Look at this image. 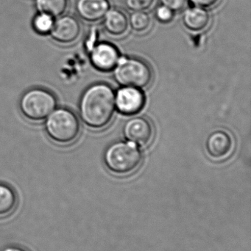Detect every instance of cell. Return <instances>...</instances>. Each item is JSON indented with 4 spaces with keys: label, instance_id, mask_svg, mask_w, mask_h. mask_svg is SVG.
I'll return each mask as SVG.
<instances>
[{
    "label": "cell",
    "instance_id": "obj_1",
    "mask_svg": "<svg viewBox=\"0 0 251 251\" xmlns=\"http://www.w3.org/2000/svg\"><path fill=\"white\" fill-rule=\"evenodd\" d=\"M116 110L114 90L106 82L90 85L81 96L79 113L84 125L101 129L112 122Z\"/></svg>",
    "mask_w": 251,
    "mask_h": 251
},
{
    "label": "cell",
    "instance_id": "obj_2",
    "mask_svg": "<svg viewBox=\"0 0 251 251\" xmlns=\"http://www.w3.org/2000/svg\"><path fill=\"white\" fill-rule=\"evenodd\" d=\"M49 138L61 146L72 144L79 137L81 123L77 115L67 108H56L45 120Z\"/></svg>",
    "mask_w": 251,
    "mask_h": 251
},
{
    "label": "cell",
    "instance_id": "obj_3",
    "mask_svg": "<svg viewBox=\"0 0 251 251\" xmlns=\"http://www.w3.org/2000/svg\"><path fill=\"white\" fill-rule=\"evenodd\" d=\"M142 158L141 151L134 143L118 141L108 146L103 154V162L113 174L127 175L138 169Z\"/></svg>",
    "mask_w": 251,
    "mask_h": 251
},
{
    "label": "cell",
    "instance_id": "obj_4",
    "mask_svg": "<svg viewBox=\"0 0 251 251\" xmlns=\"http://www.w3.org/2000/svg\"><path fill=\"white\" fill-rule=\"evenodd\" d=\"M57 99L48 90L34 88L27 91L19 100L21 113L27 120L33 123L44 122L57 108Z\"/></svg>",
    "mask_w": 251,
    "mask_h": 251
},
{
    "label": "cell",
    "instance_id": "obj_5",
    "mask_svg": "<svg viewBox=\"0 0 251 251\" xmlns=\"http://www.w3.org/2000/svg\"><path fill=\"white\" fill-rule=\"evenodd\" d=\"M113 69L115 80L122 86L141 89L147 88L153 80L150 65L137 57H122Z\"/></svg>",
    "mask_w": 251,
    "mask_h": 251
},
{
    "label": "cell",
    "instance_id": "obj_6",
    "mask_svg": "<svg viewBox=\"0 0 251 251\" xmlns=\"http://www.w3.org/2000/svg\"><path fill=\"white\" fill-rule=\"evenodd\" d=\"M124 137L136 146H147L154 137V128L151 122L144 117L128 119L122 128Z\"/></svg>",
    "mask_w": 251,
    "mask_h": 251
},
{
    "label": "cell",
    "instance_id": "obj_7",
    "mask_svg": "<svg viewBox=\"0 0 251 251\" xmlns=\"http://www.w3.org/2000/svg\"><path fill=\"white\" fill-rule=\"evenodd\" d=\"M81 28L79 21L72 16H63L55 20L49 35L58 44L69 45L78 41L81 36Z\"/></svg>",
    "mask_w": 251,
    "mask_h": 251
},
{
    "label": "cell",
    "instance_id": "obj_8",
    "mask_svg": "<svg viewBox=\"0 0 251 251\" xmlns=\"http://www.w3.org/2000/svg\"><path fill=\"white\" fill-rule=\"evenodd\" d=\"M144 93L138 88L125 87L117 91L116 95V108L125 116L137 114L145 105Z\"/></svg>",
    "mask_w": 251,
    "mask_h": 251
},
{
    "label": "cell",
    "instance_id": "obj_9",
    "mask_svg": "<svg viewBox=\"0 0 251 251\" xmlns=\"http://www.w3.org/2000/svg\"><path fill=\"white\" fill-rule=\"evenodd\" d=\"M119 60V52L113 44L107 42L98 43L90 50L91 64L100 72L113 70Z\"/></svg>",
    "mask_w": 251,
    "mask_h": 251
},
{
    "label": "cell",
    "instance_id": "obj_10",
    "mask_svg": "<svg viewBox=\"0 0 251 251\" xmlns=\"http://www.w3.org/2000/svg\"><path fill=\"white\" fill-rule=\"evenodd\" d=\"M234 147V140L228 131L216 130L212 131L206 141L208 154L215 160H221L229 156Z\"/></svg>",
    "mask_w": 251,
    "mask_h": 251
},
{
    "label": "cell",
    "instance_id": "obj_11",
    "mask_svg": "<svg viewBox=\"0 0 251 251\" xmlns=\"http://www.w3.org/2000/svg\"><path fill=\"white\" fill-rule=\"evenodd\" d=\"M110 9L109 0H77L76 11L78 16L88 23L100 22Z\"/></svg>",
    "mask_w": 251,
    "mask_h": 251
},
{
    "label": "cell",
    "instance_id": "obj_12",
    "mask_svg": "<svg viewBox=\"0 0 251 251\" xmlns=\"http://www.w3.org/2000/svg\"><path fill=\"white\" fill-rule=\"evenodd\" d=\"M182 22L188 30L195 32H201L210 25L211 15L206 9L194 6L184 11Z\"/></svg>",
    "mask_w": 251,
    "mask_h": 251
},
{
    "label": "cell",
    "instance_id": "obj_13",
    "mask_svg": "<svg viewBox=\"0 0 251 251\" xmlns=\"http://www.w3.org/2000/svg\"><path fill=\"white\" fill-rule=\"evenodd\" d=\"M103 19L105 30L112 36H122L128 31L129 26L128 18L124 12L119 9H110Z\"/></svg>",
    "mask_w": 251,
    "mask_h": 251
},
{
    "label": "cell",
    "instance_id": "obj_14",
    "mask_svg": "<svg viewBox=\"0 0 251 251\" xmlns=\"http://www.w3.org/2000/svg\"><path fill=\"white\" fill-rule=\"evenodd\" d=\"M38 13H44L54 19L63 16L69 6L68 0H35Z\"/></svg>",
    "mask_w": 251,
    "mask_h": 251
},
{
    "label": "cell",
    "instance_id": "obj_15",
    "mask_svg": "<svg viewBox=\"0 0 251 251\" xmlns=\"http://www.w3.org/2000/svg\"><path fill=\"white\" fill-rule=\"evenodd\" d=\"M17 203V196L14 190L0 184V216H5L13 212Z\"/></svg>",
    "mask_w": 251,
    "mask_h": 251
},
{
    "label": "cell",
    "instance_id": "obj_16",
    "mask_svg": "<svg viewBox=\"0 0 251 251\" xmlns=\"http://www.w3.org/2000/svg\"><path fill=\"white\" fill-rule=\"evenodd\" d=\"M131 29L137 33H142L150 28L151 19L145 11H134L128 19Z\"/></svg>",
    "mask_w": 251,
    "mask_h": 251
},
{
    "label": "cell",
    "instance_id": "obj_17",
    "mask_svg": "<svg viewBox=\"0 0 251 251\" xmlns=\"http://www.w3.org/2000/svg\"><path fill=\"white\" fill-rule=\"evenodd\" d=\"M56 19L44 13H38L32 22V26L35 32L40 35H48L53 28Z\"/></svg>",
    "mask_w": 251,
    "mask_h": 251
},
{
    "label": "cell",
    "instance_id": "obj_18",
    "mask_svg": "<svg viewBox=\"0 0 251 251\" xmlns=\"http://www.w3.org/2000/svg\"><path fill=\"white\" fill-rule=\"evenodd\" d=\"M125 7L131 11H146L153 6L155 0H123Z\"/></svg>",
    "mask_w": 251,
    "mask_h": 251
},
{
    "label": "cell",
    "instance_id": "obj_19",
    "mask_svg": "<svg viewBox=\"0 0 251 251\" xmlns=\"http://www.w3.org/2000/svg\"><path fill=\"white\" fill-rule=\"evenodd\" d=\"M156 17L161 23L167 24L172 22L175 15V12L168 8L166 6L159 5L156 9Z\"/></svg>",
    "mask_w": 251,
    "mask_h": 251
},
{
    "label": "cell",
    "instance_id": "obj_20",
    "mask_svg": "<svg viewBox=\"0 0 251 251\" xmlns=\"http://www.w3.org/2000/svg\"><path fill=\"white\" fill-rule=\"evenodd\" d=\"M162 5L166 6L173 12L182 10L187 4V0H159Z\"/></svg>",
    "mask_w": 251,
    "mask_h": 251
},
{
    "label": "cell",
    "instance_id": "obj_21",
    "mask_svg": "<svg viewBox=\"0 0 251 251\" xmlns=\"http://www.w3.org/2000/svg\"><path fill=\"white\" fill-rule=\"evenodd\" d=\"M192 4L202 8H212L219 3L221 0H190Z\"/></svg>",
    "mask_w": 251,
    "mask_h": 251
},
{
    "label": "cell",
    "instance_id": "obj_22",
    "mask_svg": "<svg viewBox=\"0 0 251 251\" xmlns=\"http://www.w3.org/2000/svg\"><path fill=\"white\" fill-rule=\"evenodd\" d=\"M1 251H27L25 249L20 247H16V246H10V247L5 248Z\"/></svg>",
    "mask_w": 251,
    "mask_h": 251
}]
</instances>
